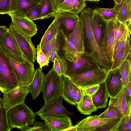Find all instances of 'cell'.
I'll use <instances>...</instances> for the list:
<instances>
[{
	"mask_svg": "<svg viewBox=\"0 0 131 131\" xmlns=\"http://www.w3.org/2000/svg\"><path fill=\"white\" fill-rule=\"evenodd\" d=\"M80 13L79 19L83 25L84 35L90 49L89 53L101 68L110 71L112 65L97 43L92 30L91 18L93 14V9L85 8Z\"/></svg>",
	"mask_w": 131,
	"mask_h": 131,
	"instance_id": "6da1fadb",
	"label": "cell"
},
{
	"mask_svg": "<svg viewBox=\"0 0 131 131\" xmlns=\"http://www.w3.org/2000/svg\"><path fill=\"white\" fill-rule=\"evenodd\" d=\"M32 110L25 103L14 106L7 112V123L10 131L14 128L20 129L33 124L36 118Z\"/></svg>",
	"mask_w": 131,
	"mask_h": 131,
	"instance_id": "7a4b0ae2",
	"label": "cell"
},
{
	"mask_svg": "<svg viewBox=\"0 0 131 131\" xmlns=\"http://www.w3.org/2000/svg\"><path fill=\"white\" fill-rule=\"evenodd\" d=\"M121 118H104L97 115L83 119L75 126L77 131H116Z\"/></svg>",
	"mask_w": 131,
	"mask_h": 131,
	"instance_id": "3957f363",
	"label": "cell"
},
{
	"mask_svg": "<svg viewBox=\"0 0 131 131\" xmlns=\"http://www.w3.org/2000/svg\"><path fill=\"white\" fill-rule=\"evenodd\" d=\"M109 71L100 67L68 78L80 89H85L104 82Z\"/></svg>",
	"mask_w": 131,
	"mask_h": 131,
	"instance_id": "277c9868",
	"label": "cell"
},
{
	"mask_svg": "<svg viewBox=\"0 0 131 131\" xmlns=\"http://www.w3.org/2000/svg\"><path fill=\"white\" fill-rule=\"evenodd\" d=\"M62 90V76H59L52 67L43 79L41 91L45 103L61 95Z\"/></svg>",
	"mask_w": 131,
	"mask_h": 131,
	"instance_id": "5b68a950",
	"label": "cell"
},
{
	"mask_svg": "<svg viewBox=\"0 0 131 131\" xmlns=\"http://www.w3.org/2000/svg\"><path fill=\"white\" fill-rule=\"evenodd\" d=\"M66 61L67 70L62 75L68 78L100 67L90 53L85 50L83 53L79 55L74 61Z\"/></svg>",
	"mask_w": 131,
	"mask_h": 131,
	"instance_id": "8992f818",
	"label": "cell"
},
{
	"mask_svg": "<svg viewBox=\"0 0 131 131\" xmlns=\"http://www.w3.org/2000/svg\"><path fill=\"white\" fill-rule=\"evenodd\" d=\"M19 85L7 56L0 49V91L7 92Z\"/></svg>",
	"mask_w": 131,
	"mask_h": 131,
	"instance_id": "52a82bcc",
	"label": "cell"
},
{
	"mask_svg": "<svg viewBox=\"0 0 131 131\" xmlns=\"http://www.w3.org/2000/svg\"><path fill=\"white\" fill-rule=\"evenodd\" d=\"M9 28L24 58L31 63L34 64L36 59V49L31 38L22 34L10 24Z\"/></svg>",
	"mask_w": 131,
	"mask_h": 131,
	"instance_id": "ba28073f",
	"label": "cell"
},
{
	"mask_svg": "<svg viewBox=\"0 0 131 131\" xmlns=\"http://www.w3.org/2000/svg\"><path fill=\"white\" fill-rule=\"evenodd\" d=\"M7 56L11 65L19 85H30L32 80L35 70L34 64H32L26 60L23 62L19 63Z\"/></svg>",
	"mask_w": 131,
	"mask_h": 131,
	"instance_id": "9c48e42d",
	"label": "cell"
},
{
	"mask_svg": "<svg viewBox=\"0 0 131 131\" xmlns=\"http://www.w3.org/2000/svg\"><path fill=\"white\" fill-rule=\"evenodd\" d=\"M30 92V85H19L8 92L3 93V95L2 99L6 112L12 107L25 103L26 97Z\"/></svg>",
	"mask_w": 131,
	"mask_h": 131,
	"instance_id": "30bf717a",
	"label": "cell"
},
{
	"mask_svg": "<svg viewBox=\"0 0 131 131\" xmlns=\"http://www.w3.org/2000/svg\"><path fill=\"white\" fill-rule=\"evenodd\" d=\"M0 49L6 55L18 62H23L26 60L9 28L8 31L0 38Z\"/></svg>",
	"mask_w": 131,
	"mask_h": 131,
	"instance_id": "8fae6325",
	"label": "cell"
},
{
	"mask_svg": "<svg viewBox=\"0 0 131 131\" xmlns=\"http://www.w3.org/2000/svg\"><path fill=\"white\" fill-rule=\"evenodd\" d=\"M63 98L61 95L58 96L50 102L45 103L42 107L35 113L41 119L52 116H67L73 114L68 112L63 105Z\"/></svg>",
	"mask_w": 131,
	"mask_h": 131,
	"instance_id": "7c38bea8",
	"label": "cell"
},
{
	"mask_svg": "<svg viewBox=\"0 0 131 131\" xmlns=\"http://www.w3.org/2000/svg\"><path fill=\"white\" fill-rule=\"evenodd\" d=\"M115 20L107 22L103 31L101 47L108 61L111 65L113 61L114 32Z\"/></svg>",
	"mask_w": 131,
	"mask_h": 131,
	"instance_id": "4fadbf2b",
	"label": "cell"
},
{
	"mask_svg": "<svg viewBox=\"0 0 131 131\" xmlns=\"http://www.w3.org/2000/svg\"><path fill=\"white\" fill-rule=\"evenodd\" d=\"M54 17L60 24L59 30H61L66 36L73 32L79 20L78 14L69 12H57Z\"/></svg>",
	"mask_w": 131,
	"mask_h": 131,
	"instance_id": "5bb4252c",
	"label": "cell"
},
{
	"mask_svg": "<svg viewBox=\"0 0 131 131\" xmlns=\"http://www.w3.org/2000/svg\"><path fill=\"white\" fill-rule=\"evenodd\" d=\"M104 82L109 97H115L124 87L119 67L109 71Z\"/></svg>",
	"mask_w": 131,
	"mask_h": 131,
	"instance_id": "9a60e30c",
	"label": "cell"
},
{
	"mask_svg": "<svg viewBox=\"0 0 131 131\" xmlns=\"http://www.w3.org/2000/svg\"><path fill=\"white\" fill-rule=\"evenodd\" d=\"M9 16L12 20L10 24L23 35L31 38L37 33L36 25L33 21L26 17Z\"/></svg>",
	"mask_w": 131,
	"mask_h": 131,
	"instance_id": "2e32d148",
	"label": "cell"
},
{
	"mask_svg": "<svg viewBox=\"0 0 131 131\" xmlns=\"http://www.w3.org/2000/svg\"><path fill=\"white\" fill-rule=\"evenodd\" d=\"M44 123L51 131H64L73 126L72 121L69 116H52L43 118Z\"/></svg>",
	"mask_w": 131,
	"mask_h": 131,
	"instance_id": "e0dca14e",
	"label": "cell"
},
{
	"mask_svg": "<svg viewBox=\"0 0 131 131\" xmlns=\"http://www.w3.org/2000/svg\"><path fill=\"white\" fill-rule=\"evenodd\" d=\"M39 3L31 0H11L9 15L25 17L27 13Z\"/></svg>",
	"mask_w": 131,
	"mask_h": 131,
	"instance_id": "ac0fdd59",
	"label": "cell"
},
{
	"mask_svg": "<svg viewBox=\"0 0 131 131\" xmlns=\"http://www.w3.org/2000/svg\"><path fill=\"white\" fill-rule=\"evenodd\" d=\"M84 36L83 25L79 19L73 32L66 36L74 45L78 52L82 54L85 51Z\"/></svg>",
	"mask_w": 131,
	"mask_h": 131,
	"instance_id": "d6986e66",
	"label": "cell"
},
{
	"mask_svg": "<svg viewBox=\"0 0 131 131\" xmlns=\"http://www.w3.org/2000/svg\"><path fill=\"white\" fill-rule=\"evenodd\" d=\"M126 93V88L124 86L115 97H110L108 104L116 107L124 116L131 113V106L127 104Z\"/></svg>",
	"mask_w": 131,
	"mask_h": 131,
	"instance_id": "ffe728a7",
	"label": "cell"
},
{
	"mask_svg": "<svg viewBox=\"0 0 131 131\" xmlns=\"http://www.w3.org/2000/svg\"><path fill=\"white\" fill-rule=\"evenodd\" d=\"M107 22L93 13L91 18L92 28L96 41L101 48L103 31Z\"/></svg>",
	"mask_w": 131,
	"mask_h": 131,
	"instance_id": "44dd1931",
	"label": "cell"
},
{
	"mask_svg": "<svg viewBox=\"0 0 131 131\" xmlns=\"http://www.w3.org/2000/svg\"><path fill=\"white\" fill-rule=\"evenodd\" d=\"M81 97L77 104L76 107L80 113L85 115H89L97 111L92 99V96L81 89Z\"/></svg>",
	"mask_w": 131,
	"mask_h": 131,
	"instance_id": "7402d4cb",
	"label": "cell"
},
{
	"mask_svg": "<svg viewBox=\"0 0 131 131\" xmlns=\"http://www.w3.org/2000/svg\"><path fill=\"white\" fill-rule=\"evenodd\" d=\"M109 97L105 83L103 82L99 84V89L92 96V100L96 109L105 107Z\"/></svg>",
	"mask_w": 131,
	"mask_h": 131,
	"instance_id": "603a6c76",
	"label": "cell"
},
{
	"mask_svg": "<svg viewBox=\"0 0 131 131\" xmlns=\"http://www.w3.org/2000/svg\"><path fill=\"white\" fill-rule=\"evenodd\" d=\"M45 75L40 68L35 70L30 89L32 100L36 99L42 90L43 81Z\"/></svg>",
	"mask_w": 131,
	"mask_h": 131,
	"instance_id": "cb8c5ba5",
	"label": "cell"
},
{
	"mask_svg": "<svg viewBox=\"0 0 131 131\" xmlns=\"http://www.w3.org/2000/svg\"><path fill=\"white\" fill-rule=\"evenodd\" d=\"M62 76V90L61 96L63 99L70 104L76 105L74 99V83L70 79Z\"/></svg>",
	"mask_w": 131,
	"mask_h": 131,
	"instance_id": "d4e9b609",
	"label": "cell"
},
{
	"mask_svg": "<svg viewBox=\"0 0 131 131\" xmlns=\"http://www.w3.org/2000/svg\"><path fill=\"white\" fill-rule=\"evenodd\" d=\"M39 4L41 11L40 19L54 17L57 13L56 0H41Z\"/></svg>",
	"mask_w": 131,
	"mask_h": 131,
	"instance_id": "484cf974",
	"label": "cell"
},
{
	"mask_svg": "<svg viewBox=\"0 0 131 131\" xmlns=\"http://www.w3.org/2000/svg\"><path fill=\"white\" fill-rule=\"evenodd\" d=\"M60 25V23L54 19L46 31L39 44L41 49L58 35Z\"/></svg>",
	"mask_w": 131,
	"mask_h": 131,
	"instance_id": "4316f807",
	"label": "cell"
},
{
	"mask_svg": "<svg viewBox=\"0 0 131 131\" xmlns=\"http://www.w3.org/2000/svg\"><path fill=\"white\" fill-rule=\"evenodd\" d=\"M119 7L114 6L112 8H106L97 7L93 9V13L101 16L107 21L116 20Z\"/></svg>",
	"mask_w": 131,
	"mask_h": 131,
	"instance_id": "83f0119b",
	"label": "cell"
},
{
	"mask_svg": "<svg viewBox=\"0 0 131 131\" xmlns=\"http://www.w3.org/2000/svg\"><path fill=\"white\" fill-rule=\"evenodd\" d=\"M130 39V38L126 45L122 48L113 59L110 70L119 67L123 62L131 54Z\"/></svg>",
	"mask_w": 131,
	"mask_h": 131,
	"instance_id": "f1b7e54d",
	"label": "cell"
},
{
	"mask_svg": "<svg viewBox=\"0 0 131 131\" xmlns=\"http://www.w3.org/2000/svg\"><path fill=\"white\" fill-rule=\"evenodd\" d=\"M131 58L125 60L119 67L123 86L126 87L131 80Z\"/></svg>",
	"mask_w": 131,
	"mask_h": 131,
	"instance_id": "f546056e",
	"label": "cell"
},
{
	"mask_svg": "<svg viewBox=\"0 0 131 131\" xmlns=\"http://www.w3.org/2000/svg\"><path fill=\"white\" fill-rule=\"evenodd\" d=\"M130 7L131 4H128L127 0H124L118 9L116 20L124 24H127Z\"/></svg>",
	"mask_w": 131,
	"mask_h": 131,
	"instance_id": "4dcf8cb0",
	"label": "cell"
},
{
	"mask_svg": "<svg viewBox=\"0 0 131 131\" xmlns=\"http://www.w3.org/2000/svg\"><path fill=\"white\" fill-rule=\"evenodd\" d=\"M58 34L61 41V49L64 52L72 53L78 54H81L78 52L74 45L67 38L61 30H59Z\"/></svg>",
	"mask_w": 131,
	"mask_h": 131,
	"instance_id": "1f68e13d",
	"label": "cell"
},
{
	"mask_svg": "<svg viewBox=\"0 0 131 131\" xmlns=\"http://www.w3.org/2000/svg\"><path fill=\"white\" fill-rule=\"evenodd\" d=\"M53 63V68L57 74L60 76L64 74L67 69V63L65 59L58 53L56 56Z\"/></svg>",
	"mask_w": 131,
	"mask_h": 131,
	"instance_id": "d6a6232c",
	"label": "cell"
},
{
	"mask_svg": "<svg viewBox=\"0 0 131 131\" xmlns=\"http://www.w3.org/2000/svg\"><path fill=\"white\" fill-rule=\"evenodd\" d=\"M131 31L127 26L125 29L122 37L117 42L114 49L113 60L117 54L127 44L130 38Z\"/></svg>",
	"mask_w": 131,
	"mask_h": 131,
	"instance_id": "836d02e7",
	"label": "cell"
},
{
	"mask_svg": "<svg viewBox=\"0 0 131 131\" xmlns=\"http://www.w3.org/2000/svg\"><path fill=\"white\" fill-rule=\"evenodd\" d=\"M102 118H121L124 116L115 107L110 105L106 110L98 115Z\"/></svg>",
	"mask_w": 131,
	"mask_h": 131,
	"instance_id": "e575fe53",
	"label": "cell"
},
{
	"mask_svg": "<svg viewBox=\"0 0 131 131\" xmlns=\"http://www.w3.org/2000/svg\"><path fill=\"white\" fill-rule=\"evenodd\" d=\"M127 26V24H124L116 20L115 21L114 32V50L117 42L122 36Z\"/></svg>",
	"mask_w": 131,
	"mask_h": 131,
	"instance_id": "d590c367",
	"label": "cell"
},
{
	"mask_svg": "<svg viewBox=\"0 0 131 131\" xmlns=\"http://www.w3.org/2000/svg\"><path fill=\"white\" fill-rule=\"evenodd\" d=\"M36 59L37 62L39 65V68L41 70L42 68L45 66H48L49 60L41 50L40 46H37L36 49Z\"/></svg>",
	"mask_w": 131,
	"mask_h": 131,
	"instance_id": "8d00e7d4",
	"label": "cell"
},
{
	"mask_svg": "<svg viewBox=\"0 0 131 131\" xmlns=\"http://www.w3.org/2000/svg\"><path fill=\"white\" fill-rule=\"evenodd\" d=\"M131 117L130 113L122 118L116 131H131Z\"/></svg>",
	"mask_w": 131,
	"mask_h": 131,
	"instance_id": "74e56055",
	"label": "cell"
},
{
	"mask_svg": "<svg viewBox=\"0 0 131 131\" xmlns=\"http://www.w3.org/2000/svg\"><path fill=\"white\" fill-rule=\"evenodd\" d=\"M72 10L71 12L79 14L86 6L85 1L84 0H70Z\"/></svg>",
	"mask_w": 131,
	"mask_h": 131,
	"instance_id": "f35d334b",
	"label": "cell"
},
{
	"mask_svg": "<svg viewBox=\"0 0 131 131\" xmlns=\"http://www.w3.org/2000/svg\"><path fill=\"white\" fill-rule=\"evenodd\" d=\"M41 11L39 3L30 9L26 14L25 17L31 20L40 19Z\"/></svg>",
	"mask_w": 131,
	"mask_h": 131,
	"instance_id": "ab89813d",
	"label": "cell"
},
{
	"mask_svg": "<svg viewBox=\"0 0 131 131\" xmlns=\"http://www.w3.org/2000/svg\"><path fill=\"white\" fill-rule=\"evenodd\" d=\"M57 13L71 12L72 10L70 0H56Z\"/></svg>",
	"mask_w": 131,
	"mask_h": 131,
	"instance_id": "60d3db41",
	"label": "cell"
},
{
	"mask_svg": "<svg viewBox=\"0 0 131 131\" xmlns=\"http://www.w3.org/2000/svg\"><path fill=\"white\" fill-rule=\"evenodd\" d=\"M60 40V39L58 34L41 48L42 51L47 58L50 51L56 46Z\"/></svg>",
	"mask_w": 131,
	"mask_h": 131,
	"instance_id": "b9f144b4",
	"label": "cell"
},
{
	"mask_svg": "<svg viewBox=\"0 0 131 131\" xmlns=\"http://www.w3.org/2000/svg\"><path fill=\"white\" fill-rule=\"evenodd\" d=\"M20 131H51L47 126L39 122L35 121L33 126L26 127L20 130Z\"/></svg>",
	"mask_w": 131,
	"mask_h": 131,
	"instance_id": "7bdbcfd3",
	"label": "cell"
},
{
	"mask_svg": "<svg viewBox=\"0 0 131 131\" xmlns=\"http://www.w3.org/2000/svg\"><path fill=\"white\" fill-rule=\"evenodd\" d=\"M11 0H0V14H8L10 12Z\"/></svg>",
	"mask_w": 131,
	"mask_h": 131,
	"instance_id": "ee69618b",
	"label": "cell"
},
{
	"mask_svg": "<svg viewBox=\"0 0 131 131\" xmlns=\"http://www.w3.org/2000/svg\"><path fill=\"white\" fill-rule=\"evenodd\" d=\"M61 49V41L60 39V40L58 42L56 46L49 53L48 57V58L49 60H50L53 62L56 55L58 53L59 51Z\"/></svg>",
	"mask_w": 131,
	"mask_h": 131,
	"instance_id": "f6af8a7d",
	"label": "cell"
},
{
	"mask_svg": "<svg viewBox=\"0 0 131 131\" xmlns=\"http://www.w3.org/2000/svg\"><path fill=\"white\" fill-rule=\"evenodd\" d=\"M126 98L128 105L131 106V80H130L127 85L125 87Z\"/></svg>",
	"mask_w": 131,
	"mask_h": 131,
	"instance_id": "bcb514c9",
	"label": "cell"
},
{
	"mask_svg": "<svg viewBox=\"0 0 131 131\" xmlns=\"http://www.w3.org/2000/svg\"><path fill=\"white\" fill-rule=\"evenodd\" d=\"M74 99L77 104L79 102L81 98L82 94L81 89L74 83Z\"/></svg>",
	"mask_w": 131,
	"mask_h": 131,
	"instance_id": "7dc6e473",
	"label": "cell"
},
{
	"mask_svg": "<svg viewBox=\"0 0 131 131\" xmlns=\"http://www.w3.org/2000/svg\"><path fill=\"white\" fill-rule=\"evenodd\" d=\"M99 85H97L88 88L82 89L83 90L87 93L92 96L99 89Z\"/></svg>",
	"mask_w": 131,
	"mask_h": 131,
	"instance_id": "c3c4849f",
	"label": "cell"
},
{
	"mask_svg": "<svg viewBox=\"0 0 131 131\" xmlns=\"http://www.w3.org/2000/svg\"><path fill=\"white\" fill-rule=\"evenodd\" d=\"M9 30V28H7L5 26H0V38L7 32Z\"/></svg>",
	"mask_w": 131,
	"mask_h": 131,
	"instance_id": "681fc988",
	"label": "cell"
},
{
	"mask_svg": "<svg viewBox=\"0 0 131 131\" xmlns=\"http://www.w3.org/2000/svg\"><path fill=\"white\" fill-rule=\"evenodd\" d=\"M128 23L127 24V26L129 30L131 31V7H130L129 11V15L128 21Z\"/></svg>",
	"mask_w": 131,
	"mask_h": 131,
	"instance_id": "f907efd6",
	"label": "cell"
},
{
	"mask_svg": "<svg viewBox=\"0 0 131 131\" xmlns=\"http://www.w3.org/2000/svg\"><path fill=\"white\" fill-rule=\"evenodd\" d=\"M124 0H114L115 3V6L119 7Z\"/></svg>",
	"mask_w": 131,
	"mask_h": 131,
	"instance_id": "816d5d0a",
	"label": "cell"
},
{
	"mask_svg": "<svg viewBox=\"0 0 131 131\" xmlns=\"http://www.w3.org/2000/svg\"><path fill=\"white\" fill-rule=\"evenodd\" d=\"M77 131L75 126H72L65 129L64 131Z\"/></svg>",
	"mask_w": 131,
	"mask_h": 131,
	"instance_id": "f5cc1de1",
	"label": "cell"
},
{
	"mask_svg": "<svg viewBox=\"0 0 131 131\" xmlns=\"http://www.w3.org/2000/svg\"><path fill=\"white\" fill-rule=\"evenodd\" d=\"M4 108L2 99L0 97V113Z\"/></svg>",
	"mask_w": 131,
	"mask_h": 131,
	"instance_id": "db71d44e",
	"label": "cell"
},
{
	"mask_svg": "<svg viewBox=\"0 0 131 131\" xmlns=\"http://www.w3.org/2000/svg\"><path fill=\"white\" fill-rule=\"evenodd\" d=\"M32 1H34L36 2H37L38 3H39L40 2L41 0H31Z\"/></svg>",
	"mask_w": 131,
	"mask_h": 131,
	"instance_id": "11a10c76",
	"label": "cell"
},
{
	"mask_svg": "<svg viewBox=\"0 0 131 131\" xmlns=\"http://www.w3.org/2000/svg\"><path fill=\"white\" fill-rule=\"evenodd\" d=\"M127 1L129 4H131V0H127Z\"/></svg>",
	"mask_w": 131,
	"mask_h": 131,
	"instance_id": "9f6ffc18",
	"label": "cell"
},
{
	"mask_svg": "<svg viewBox=\"0 0 131 131\" xmlns=\"http://www.w3.org/2000/svg\"><path fill=\"white\" fill-rule=\"evenodd\" d=\"M84 1H91V2H93V1H94V0H84Z\"/></svg>",
	"mask_w": 131,
	"mask_h": 131,
	"instance_id": "6f0895ef",
	"label": "cell"
},
{
	"mask_svg": "<svg viewBox=\"0 0 131 131\" xmlns=\"http://www.w3.org/2000/svg\"><path fill=\"white\" fill-rule=\"evenodd\" d=\"M94 0L95 2H98V1H99L100 0Z\"/></svg>",
	"mask_w": 131,
	"mask_h": 131,
	"instance_id": "680465c9",
	"label": "cell"
}]
</instances>
